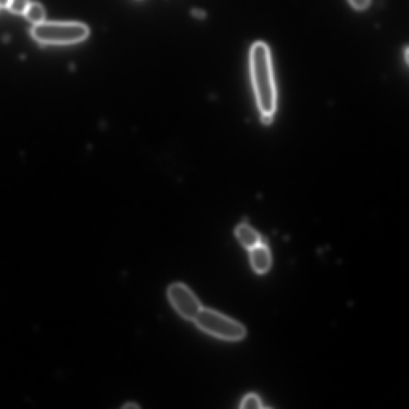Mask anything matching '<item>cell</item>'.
<instances>
[{
  "label": "cell",
  "mask_w": 409,
  "mask_h": 409,
  "mask_svg": "<svg viewBox=\"0 0 409 409\" xmlns=\"http://www.w3.org/2000/svg\"><path fill=\"white\" fill-rule=\"evenodd\" d=\"M195 321L202 331L222 340L239 341L247 336V329L240 322L213 309L202 308Z\"/></svg>",
  "instance_id": "3957f363"
},
{
  "label": "cell",
  "mask_w": 409,
  "mask_h": 409,
  "mask_svg": "<svg viewBox=\"0 0 409 409\" xmlns=\"http://www.w3.org/2000/svg\"><path fill=\"white\" fill-rule=\"evenodd\" d=\"M194 15L197 17V18H202L203 16V12L202 11L200 10H195L194 11Z\"/></svg>",
  "instance_id": "4fadbf2b"
},
{
  "label": "cell",
  "mask_w": 409,
  "mask_h": 409,
  "mask_svg": "<svg viewBox=\"0 0 409 409\" xmlns=\"http://www.w3.org/2000/svg\"><path fill=\"white\" fill-rule=\"evenodd\" d=\"M24 15L33 24H38L44 22L45 11L41 4L30 3Z\"/></svg>",
  "instance_id": "52a82bcc"
},
{
  "label": "cell",
  "mask_w": 409,
  "mask_h": 409,
  "mask_svg": "<svg viewBox=\"0 0 409 409\" xmlns=\"http://www.w3.org/2000/svg\"><path fill=\"white\" fill-rule=\"evenodd\" d=\"M252 71L257 108L264 123L272 122L278 105L274 77L271 55L268 46L263 42L255 43L250 50Z\"/></svg>",
  "instance_id": "6da1fadb"
},
{
  "label": "cell",
  "mask_w": 409,
  "mask_h": 409,
  "mask_svg": "<svg viewBox=\"0 0 409 409\" xmlns=\"http://www.w3.org/2000/svg\"><path fill=\"white\" fill-rule=\"evenodd\" d=\"M348 1L357 10H365L371 4V0H348Z\"/></svg>",
  "instance_id": "30bf717a"
},
{
  "label": "cell",
  "mask_w": 409,
  "mask_h": 409,
  "mask_svg": "<svg viewBox=\"0 0 409 409\" xmlns=\"http://www.w3.org/2000/svg\"><path fill=\"white\" fill-rule=\"evenodd\" d=\"M30 4L29 0H10L8 9L15 14H25Z\"/></svg>",
  "instance_id": "9c48e42d"
},
{
  "label": "cell",
  "mask_w": 409,
  "mask_h": 409,
  "mask_svg": "<svg viewBox=\"0 0 409 409\" xmlns=\"http://www.w3.org/2000/svg\"><path fill=\"white\" fill-rule=\"evenodd\" d=\"M240 408L242 409H259L264 408L265 407H264L262 400L259 395L256 393H249L245 395V397L242 400Z\"/></svg>",
  "instance_id": "ba28073f"
},
{
  "label": "cell",
  "mask_w": 409,
  "mask_h": 409,
  "mask_svg": "<svg viewBox=\"0 0 409 409\" xmlns=\"http://www.w3.org/2000/svg\"><path fill=\"white\" fill-rule=\"evenodd\" d=\"M123 408H140V406H138V405L135 404V403H128L127 405H123Z\"/></svg>",
  "instance_id": "7c38bea8"
},
{
  "label": "cell",
  "mask_w": 409,
  "mask_h": 409,
  "mask_svg": "<svg viewBox=\"0 0 409 409\" xmlns=\"http://www.w3.org/2000/svg\"><path fill=\"white\" fill-rule=\"evenodd\" d=\"M31 36L42 44L69 45L81 43L89 36V29L77 22H43L33 26Z\"/></svg>",
  "instance_id": "7a4b0ae2"
},
{
  "label": "cell",
  "mask_w": 409,
  "mask_h": 409,
  "mask_svg": "<svg viewBox=\"0 0 409 409\" xmlns=\"http://www.w3.org/2000/svg\"><path fill=\"white\" fill-rule=\"evenodd\" d=\"M168 298L171 305L182 318L195 321L202 309L199 299L184 284L175 283L168 289Z\"/></svg>",
  "instance_id": "277c9868"
},
{
  "label": "cell",
  "mask_w": 409,
  "mask_h": 409,
  "mask_svg": "<svg viewBox=\"0 0 409 409\" xmlns=\"http://www.w3.org/2000/svg\"><path fill=\"white\" fill-rule=\"evenodd\" d=\"M237 239L241 245L249 250L259 245L262 241L261 235L247 223H242L235 229Z\"/></svg>",
  "instance_id": "8992f818"
},
{
  "label": "cell",
  "mask_w": 409,
  "mask_h": 409,
  "mask_svg": "<svg viewBox=\"0 0 409 409\" xmlns=\"http://www.w3.org/2000/svg\"><path fill=\"white\" fill-rule=\"evenodd\" d=\"M405 59H406V62L408 63V47L406 48V50H405Z\"/></svg>",
  "instance_id": "5bb4252c"
},
{
  "label": "cell",
  "mask_w": 409,
  "mask_h": 409,
  "mask_svg": "<svg viewBox=\"0 0 409 409\" xmlns=\"http://www.w3.org/2000/svg\"><path fill=\"white\" fill-rule=\"evenodd\" d=\"M249 252V261L257 274H266L272 266V254L265 242H262Z\"/></svg>",
  "instance_id": "5b68a950"
},
{
  "label": "cell",
  "mask_w": 409,
  "mask_h": 409,
  "mask_svg": "<svg viewBox=\"0 0 409 409\" xmlns=\"http://www.w3.org/2000/svg\"><path fill=\"white\" fill-rule=\"evenodd\" d=\"M10 0H0V8H8Z\"/></svg>",
  "instance_id": "8fae6325"
}]
</instances>
